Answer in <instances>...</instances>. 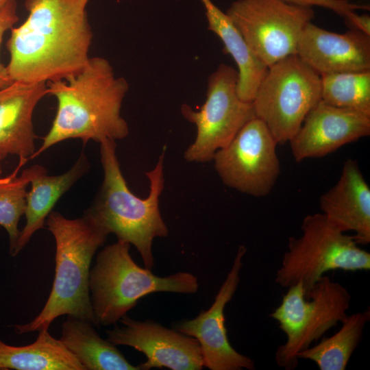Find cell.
Wrapping results in <instances>:
<instances>
[{
	"instance_id": "6da1fadb",
	"label": "cell",
	"mask_w": 370,
	"mask_h": 370,
	"mask_svg": "<svg viewBox=\"0 0 370 370\" xmlns=\"http://www.w3.org/2000/svg\"><path fill=\"white\" fill-rule=\"evenodd\" d=\"M90 0H25L26 20L6 42L10 79L27 83L65 79L86 65L92 32Z\"/></svg>"
},
{
	"instance_id": "7a4b0ae2",
	"label": "cell",
	"mask_w": 370,
	"mask_h": 370,
	"mask_svg": "<svg viewBox=\"0 0 370 370\" xmlns=\"http://www.w3.org/2000/svg\"><path fill=\"white\" fill-rule=\"evenodd\" d=\"M47 95L56 99L57 110L42 145L30 159L67 139L100 143L128 135L129 127L121 109L129 85L125 78L115 75L106 59L90 58L79 73L47 82Z\"/></svg>"
},
{
	"instance_id": "3957f363",
	"label": "cell",
	"mask_w": 370,
	"mask_h": 370,
	"mask_svg": "<svg viewBox=\"0 0 370 370\" xmlns=\"http://www.w3.org/2000/svg\"><path fill=\"white\" fill-rule=\"evenodd\" d=\"M99 144L103 180L93 202L84 214L109 234H115L117 241L134 245L144 267L151 270L154 266L153 240L169 234L159 206L164 187L166 147H162L154 168L145 173L149 181V192L146 198L141 199L127 186L116 154L115 140H106Z\"/></svg>"
},
{
	"instance_id": "277c9868",
	"label": "cell",
	"mask_w": 370,
	"mask_h": 370,
	"mask_svg": "<svg viewBox=\"0 0 370 370\" xmlns=\"http://www.w3.org/2000/svg\"><path fill=\"white\" fill-rule=\"evenodd\" d=\"M45 224L56 243L55 277L51 293L40 312L30 322L15 325L22 334L49 329L58 317L66 314L97 326L89 291L90 264L109 234L84 214L68 219L51 211Z\"/></svg>"
},
{
	"instance_id": "5b68a950",
	"label": "cell",
	"mask_w": 370,
	"mask_h": 370,
	"mask_svg": "<svg viewBox=\"0 0 370 370\" xmlns=\"http://www.w3.org/2000/svg\"><path fill=\"white\" fill-rule=\"evenodd\" d=\"M130 247V243L121 241L106 246L90 268L89 291L97 326L115 325L148 294H193L198 291V279L193 274L158 276L134 261Z\"/></svg>"
},
{
	"instance_id": "8992f818",
	"label": "cell",
	"mask_w": 370,
	"mask_h": 370,
	"mask_svg": "<svg viewBox=\"0 0 370 370\" xmlns=\"http://www.w3.org/2000/svg\"><path fill=\"white\" fill-rule=\"evenodd\" d=\"M301 234L288 239V249L275 273V282L289 288L301 282L305 297L328 271L355 272L370 269V253L360 248L354 236L332 224L322 213L308 214Z\"/></svg>"
},
{
	"instance_id": "52a82bcc",
	"label": "cell",
	"mask_w": 370,
	"mask_h": 370,
	"mask_svg": "<svg viewBox=\"0 0 370 370\" xmlns=\"http://www.w3.org/2000/svg\"><path fill=\"white\" fill-rule=\"evenodd\" d=\"M351 301L345 286L324 275L306 297L301 282L288 288L281 304L269 314L286 336L275 354L278 366L285 370L297 368L298 353L341 323Z\"/></svg>"
},
{
	"instance_id": "ba28073f",
	"label": "cell",
	"mask_w": 370,
	"mask_h": 370,
	"mask_svg": "<svg viewBox=\"0 0 370 370\" xmlns=\"http://www.w3.org/2000/svg\"><path fill=\"white\" fill-rule=\"evenodd\" d=\"M321 100V75L297 54L268 67L252 103L276 143L289 142Z\"/></svg>"
},
{
	"instance_id": "9c48e42d",
	"label": "cell",
	"mask_w": 370,
	"mask_h": 370,
	"mask_svg": "<svg viewBox=\"0 0 370 370\" xmlns=\"http://www.w3.org/2000/svg\"><path fill=\"white\" fill-rule=\"evenodd\" d=\"M238 71L221 64L210 75L206 99L197 111L187 104L181 107L184 117L197 128L195 140L184 151L190 162L212 160L216 151L225 147L241 128L256 117L252 102L237 93Z\"/></svg>"
},
{
	"instance_id": "30bf717a",
	"label": "cell",
	"mask_w": 370,
	"mask_h": 370,
	"mask_svg": "<svg viewBox=\"0 0 370 370\" xmlns=\"http://www.w3.org/2000/svg\"><path fill=\"white\" fill-rule=\"evenodd\" d=\"M225 13L268 67L296 54L300 35L314 16L313 8L283 0H236Z\"/></svg>"
},
{
	"instance_id": "8fae6325",
	"label": "cell",
	"mask_w": 370,
	"mask_h": 370,
	"mask_svg": "<svg viewBox=\"0 0 370 370\" xmlns=\"http://www.w3.org/2000/svg\"><path fill=\"white\" fill-rule=\"evenodd\" d=\"M277 145L265 124L255 117L228 145L216 151L212 161L225 186L253 197H264L280 174Z\"/></svg>"
},
{
	"instance_id": "7c38bea8",
	"label": "cell",
	"mask_w": 370,
	"mask_h": 370,
	"mask_svg": "<svg viewBox=\"0 0 370 370\" xmlns=\"http://www.w3.org/2000/svg\"><path fill=\"white\" fill-rule=\"evenodd\" d=\"M247 249L239 246L233 264L214 302L196 317L175 325L180 332L197 340L204 367L210 370H254L255 363L238 352L230 344L225 327V308L234 297L240 282V273Z\"/></svg>"
},
{
	"instance_id": "4fadbf2b",
	"label": "cell",
	"mask_w": 370,
	"mask_h": 370,
	"mask_svg": "<svg viewBox=\"0 0 370 370\" xmlns=\"http://www.w3.org/2000/svg\"><path fill=\"white\" fill-rule=\"evenodd\" d=\"M112 330L107 339L114 345H125L142 352L146 360L141 370L166 367L171 370H201L203 357L197 340L175 329H169L152 320H134L127 314Z\"/></svg>"
},
{
	"instance_id": "5bb4252c",
	"label": "cell",
	"mask_w": 370,
	"mask_h": 370,
	"mask_svg": "<svg viewBox=\"0 0 370 370\" xmlns=\"http://www.w3.org/2000/svg\"><path fill=\"white\" fill-rule=\"evenodd\" d=\"M370 135V116L320 100L289 141L297 162L320 158Z\"/></svg>"
},
{
	"instance_id": "9a60e30c",
	"label": "cell",
	"mask_w": 370,
	"mask_h": 370,
	"mask_svg": "<svg viewBox=\"0 0 370 370\" xmlns=\"http://www.w3.org/2000/svg\"><path fill=\"white\" fill-rule=\"evenodd\" d=\"M296 54L320 75L370 71V36L354 28L332 32L310 22L300 35Z\"/></svg>"
},
{
	"instance_id": "2e32d148",
	"label": "cell",
	"mask_w": 370,
	"mask_h": 370,
	"mask_svg": "<svg viewBox=\"0 0 370 370\" xmlns=\"http://www.w3.org/2000/svg\"><path fill=\"white\" fill-rule=\"evenodd\" d=\"M319 206L338 229L354 232L359 245L370 243V188L356 160L344 162L338 182L321 196Z\"/></svg>"
},
{
	"instance_id": "e0dca14e",
	"label": "cell",
	"mask_w": 370,
	"mask_h": 370,
	"mask_svg": "<svg viewBox=\"0 0 370 370\" xmlns=\"http://www.w3.org/2000/svg\"><path fill=\"white\" fill-rule=\"evenodd\" d=\"M47 95V83L14 81L0 88V160L16 155L27 162L35 152L32 116Z\"/></svg>"
},
{
	"instance_id": "ac0fdd59",
	"label": "cell",
	"mask_w": 370,
	"mask_h": 370,
	"mask_svg": "<svg viewBox=\"0 0 370 370\" xmlns=\"http://www.w3.org/2000/svg\"><path fill=\"white\" fill-rule=\"evenodd\" d=\"M89 162L84 151L67 171L49 175L42 167L31 179V189L26 195L25 216L26 223L18 238L10 251L16 256L29 243L34 234L45 227L46 219L59 199L89 169Z\"/></svg>"
},
{
	"instance_id": "d6986e66",
	"label": "cell",
	"mask_w": 370,
	"mask_h": 370,
	"mask_svg": "<svg viewBox=\"0 0 370 370\" xmlns=\"http://www.w3.org/2000/svg\"><path fill=\"white\" fill-rule=\"evenodd\" d=\"M201 1L206 10L208 29L221 39L224 51L232 57L237 65L238 97L244 101L252 102L268 66L254 54L226 13L211 0Z\"/></svg>"
},
{
	"instance_id": "ffe728a7",
	"label": "cell",
	"mask_w": 370,
	"mask_h": 370,
	"mask_svg": "<svg viewBox=\"0 0 370 370\" xmlns=\"http://www.w3.org/2000/svg\"><path fill=\"white\" fill-rule=\"evenodd\" d=\"M89 321L68 317L62 325L60 341L85 370H141L125 358L115 345L103 339Z\"/></svg>"
},
{
	"instance_id": "44dd1931",
	"label": "cell",
	"mask_w": 370,
	"mask_h": 370,
	"mask_svg": "<svg viewBox=\"0 0 370 370\" xmlns=\"http://www.w3.org/2000/svg\"><path fill=\"white\" fill-rule=\"evenodd\" d=\"M85 370L78 359L49 332L38 331L36 340L12 346L0 339V370Z\"/></svg>"
},
{
	"instance_id": "7402d4cb",
	"label": "cell",
	"mask_w": 370,
	"mask_h": 370,
	"mask_svg": "<svg viewBox=\"0 0 370 370\" xmlns=\"http://www.w3.org/2000/svg\"><path fill=\"white\" fill-rule=\"evenodd\" d=\"M369 320V308L347 314L337 332L300 352L297 358L314 362L320 370H345Z\"/></svg>"
},
{
	"instance_id": "603a6c76",
	"label": "cell",
	"mask_w": 370,
	"mask_h": 370,
	"mask_svg": "<svg viewBox=\"0 0 370 370\" xmlns=\"http://www.w3.org/2000/svg\"><path fill=\"white\" fill-rule=\"evenodd\" d=\"M25 163L19 160L10 174L0 177V227H3L8 234L9 251L14 247L21 232L18 225L25 210L27 188L31 179L42 167L35 164L18 174Z\"/></svg>"
},
{
	"instance_id": "cb8c5ba5",
	"label": "cell",
	"mask_w": 370,
	"mask_h": 370,
	"mask_svg": "<svg viewBox=\"0 0 370 370\" xmlns=\"http://www.w3.org/2000/svg\"><path fill=\"white\" fill-rule=\"evenodd\" d=\"M321 99L370 116V71L321 75Z\"/></svg>"
},
{
	"instance_id": "d4e9b609",
	"label": "cell",
	"mask_w": 370,
	"mask_h": 370,
	"mask_svg": "<svg viewBox=\"0 0 370 370\" xmlns=\"http://www.w3.org/2000/svg\"><path fill=\"white\" fill-rule=\"evenodd\" d=\"M287 3L313 8L318 6L323 8L345 18L347 23L352 24L356 20L358 14L356 10H369V6L367 5H359L350 2L349 0H283Z\"/></svg>"
},
{
	"instance_id": "484cf974",
	"label": "cell",
	"mask_w": 370,
	"mask_h": 370,
	"mask_svg": "<svg viewBox=\"0 0 370 370\" xmlns=\"http://www.w3.org/2000/svg\"><path fill=\"white\" fill-rule=\"evenodd\" d=\"M16 8V0H12L0 10V48L4 34L8 29H11L19 19ZM12 82L6 66L0 60V88L7 86Z\"/></svg>"
},
{
	"instance_id": "4316f807",
	"label": "cell",
	"mask_w": 370,
	"mask_h": 370,
	"mask_svg": "<svg viewBox=\"0 0 370 370\" xmlns=\"http://www.w3.org/2000/svg\"><path fill=\"white\" fill-rule=\"evenodd\" d=\"M370 36V16L367 14H359L358 19L352 27Z\"/></svg>"
},
{
	"instance_id": "83f0119b",
	"label": "cell",
	"mask_w": 370,
	"mask_h": 370,
	"mask_svg": "<svg viewBox=\"0 0 370 370\" xmlns=\"http://www.w3.org/2000/svg\"><path fill=\"white\" fill-rule=\"evenodd\" d=\"M11 1L12 0H0V10Z\"/></svg>"
},
{
	"instance_id": "f1b7e54d",
	"label": "cell",
	"mask_w": 370,
	"mask_h": 370,
	"mask_svg": "<svg viewBox=\"0 0 370 370\" xmlns=\"http://www.w3.org/2000/svg\"><path fill=\"white\" fill-rule=\"evenodd\" d=\"M1 162V161L0 160V177H1V173H2Z\"/></svg>"
}]
</instances>
